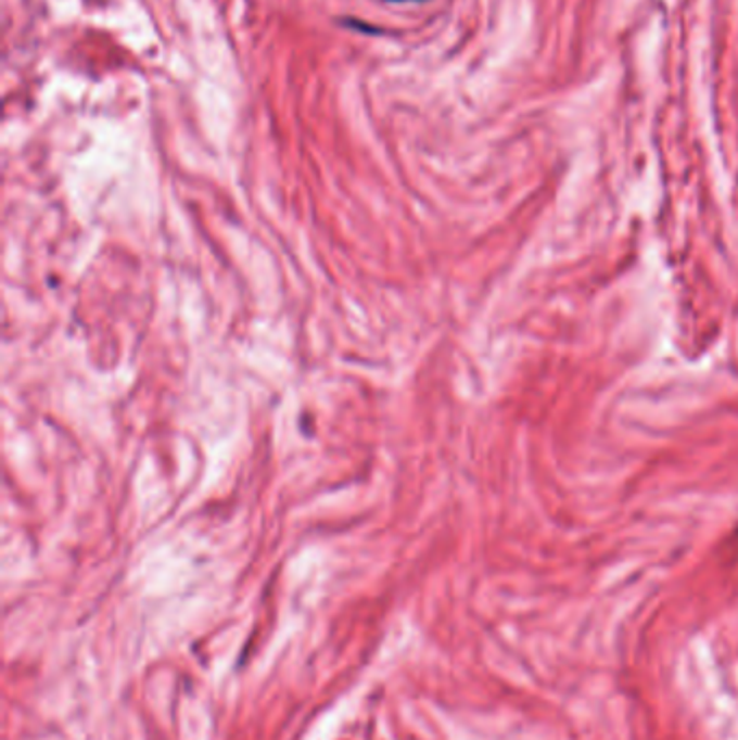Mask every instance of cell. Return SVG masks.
<instances>
[{"label":"cell","instance_id":"6da1fadb","mask_svg":"<svg viewBox=\"0 0 738 740\" xmlns=\"http://www.w3.org/2000/svg\"><path fill=\"white\" fill-rule=\"evenodd\" d=\"M387 2H413V0H387Z\"/></svg>","mask_w":738,"mask_h":740}]
</instances>
